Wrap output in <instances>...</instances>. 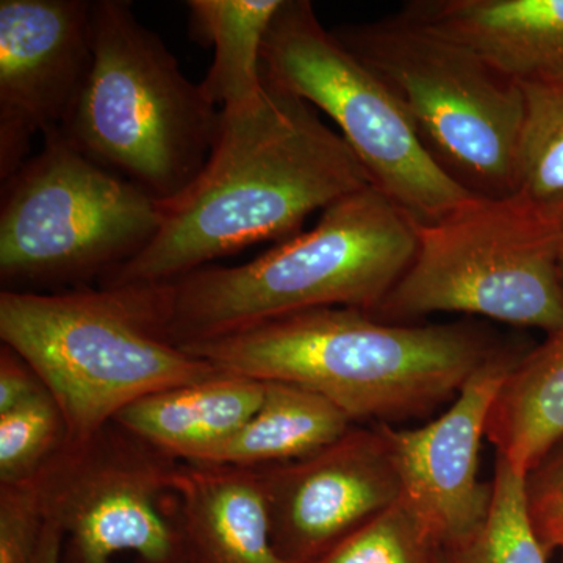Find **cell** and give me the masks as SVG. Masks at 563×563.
<instances>
[{
	"instance_id": "6da1fadb",
	"label": "cell",
	"mask_w": 563,
	"mask_h": 563,
	"mask_svg": "<svg viewBox=\"0 0 563 563\" xmlns=\"http://www.w3.org/2000/svg\"><path fill=\"white\" fill-rule=\"evenodd\" d=\"M368 185L346 141L312 106L266 85L261 101L221 110L202 172L162 203L154 240L99 284H172L254 244L298 235L313 211Z\"/></svg>"
},
{
	"instance_id": "7a4b0ae2",
	"label": "cell",
	"mask_w": 563,
	"mask_h": 563,
	"mask_svg": "<svg viewBox=\"0 0 563 563\" xmlns=\"http://www.w3.org/2000/svg\"><path fill=\"white\" fill-rule=\"evenodd\" d=\"M181 350L222 373L307 388L352 422L379 424L453 401L499 351L473 325L399 324L347 307L285 314Z\"/></svg>"
},
{
	"instance_id": "3957f363",
	"label": "cell",
	"mask_w": 563,
	"mask_h": 563,
	"mask_svg": "<svg viewBox=\"0 0 563 563\" xmlns=\"http://www.w3.org/2000/svg\"><path fill=\"white\" fill-rule=\"evenodd\" d=\"M417 250V221L373 185L321 211L310 231L239 266H206L150 287L158 329L184 347L285 314L347 307L374 314Z\"/></svg>"
},
{
	"instance_id": "277c9868",
	"label": "cell",
	"mask_w": 563,
	"mask_h": 563,
	"mask_svg": "<svg viewBox=\"0 0 563 563\" xmlns=\"http://www.w3.org/2000/svg\"><path fill=\"white\" fill-rule=\"evenodd\" d=\"M0 339L57 402L68 442L144 396L222 373L162 335L150 288L2 290Z\"/></svg>"
},
{
	"instance_id": "5b68a950",
	"label": "cell",
	"mask_w": 563,
	"mask_h": 563,
	"mask_svg": "<svg viewBox=\"0 0 563 563\" xmlns=\"http://www.w3.org/2000/svg\"><path fill=\"white\" fill-rule=\"evenodd\" d=\"M91 29L90 77L62 133L92 162L172 201L206 166L221 109L131 3L96 0Z\"/></svg>"
},
{
	"instance_id": "8992f818",
	"label": "cell",
	"mask_w": 563,
	"mask_h": 563,
	"mask_svg": "<svg viewBox=\"0 0 563 563\" xmlns=\"http://www.w3.org/2000/svg\"><path fill=\"white\" fill-rule=\"evenodd\" d=\"M332 32L387 85L451 179L477 198L518 191L526 113L518 81L402 11Z\"/></svg>"
},
{
	"instance_id": "52a82bcc",
	"label": "cell",
	"mask_w": 563,
	"mask_h": 563,
	"mask_svg": "<svg viewBox=\"0 0 563 563\" xmlns=\"http://www.w3.org/2000/svg\"><path fill=\"white\" fill-rule=\"evenodd\" d=\"M432 313L561 329L563 285L548 203L517 191L417 222L412 262L373 317L407 324Z\"/></svg>"
},
{
	"instance_id": "ba28073f",
	"label": "cell",
	"mask_w": 563,
	"mask_h": 563,
	"mask_svg": "<svg viewBox=\"0 0 563 563\" xmlns=\"http://www.w3.org/2000/svg\"><path fill=\"white\" fill-rule=\"evenodd\" d=\"M162 202L77 150L62 132L2 181L3 290L84 287L120 268L154 240Z\"/></svg>"
},
{
	"instance_id": "9c48e42d",
	"label": "cell",
	"mask_w": 563,
	"mask_h": 563,
	"mask_svg": "<svg viewBox=\"0 0 563 563\" xmlns=\"http://www.w3.org/2000/svg\"><path fill=\"white\" fill-rule=\"evenodd\" d=\"M262 77L331 118L369 181L417 222H431L477 198L422 146L401 103L309 0H284L262 52Z\"/></svg>"
},
{
	"instance_id": "30bf717a",
	"label": "cell",
	"mask_w": 563,
	"mask_h": 563,
	"mask_svg": "<svg viewBox=\"0 0 563 563\" xmlns=\"http://www.w3.org/2000/svg\"><path fill=\"white\" fill-rule=\"evenodd\" d=\"M180 463L110 422L58 448L32 483L44 520L65 532L63 563H191L177 521L174 481ZM177 504V503H176Z\"/></svg>"
},
{
	"instance_id": "8fae6325",
	"label": "cell",
	"mask_w": 563,
	"mask_h": 563,
	"mask_svg": "<svg viewBox=\"0 0 563 563\" xmlns=\"http://www.w3.org/2000/svg\"><path fill=\"white\" fill-rule=\"evenodd\" d=\"M92 2L0 0V180L63 132L92 66Z\"/></svg>"
},
{
	"instance_id": "7c38bea8",
	"label": "cell",
	"mask_w": 563,
	"mask_h": 563,
	"mask_svg": "<svg viewBox=\"0 0 563 563\" xmlns=\"http://www.w3.org/2000/svg\"><path fill=\"white\" fill-rule=\"evenodd\" d=\"M518 358L496 351L450 407L421 428L379 424L401 481V501L446 553L468 543L488 512L492 484L479 481L481 444L493 402Z\"/></svg>"
},
{
	"instance_id": "4fadbf2b",
	"label": "cell",
	"mask_w": 563,
	"mask_h": 563,
	"mask_svg": "<svg viewBox=\"0 0 563 563\" xmlns=\"http://www.w3.org/2000/svg\"><path fill=\"white\" fill-rule=\"evenodd\" d=\"M257 470L274 550L285 563L317 562L401 498V481L379 424L352 426L318 453Z\"/></svg>"
},
{
	"instance_id": "5bb4252c",
	"label": "cell",
	"mask_w": 563,
	"mask_h": 563,
	"mask_svg": "<svg viewBox=\"0 0 563 563\" xmlns=\"http://www.w3.org/2000/svg\"><path fill=\"white\" fill-rule=\"evenodd\" d=\"M402 13L518 84L563 76V0H417Z\"/></svg>"
},
{
	"instance_id": "9a60e30c",
	"label": "cell",
	"mask_w": 563,
	"mask_h": 563,
	"mask_svg": "<svg viewBox=\"0 0 563 563\" xmlns=\"http://www.w3.org/2000/svg\"><path fill=\"white\" fill-rule=\"evenodd\" d=\"M174 493L191 563H285L257 468L181 462Z\"/></svg>"
},
{
	"instance_id": "2e32d148",
	"label": "cell",
	"mask_w": 563,
	"mask_h": 563,
	"mask_svg": "<svg viewBox=\"0 0 563 563\" xmlns=\"http://www.w3.org/2000/svg\"><path fill=\"white\" fill-rule=\"evenodd\" d=\"M265 383L220 373L152 393L122 409L114 422L176 461L201 462L261 409Z\"/></svg>"
},
{
	"instance_id": "e0dca14e",
	"label": "cell",
	"mask_w": 563,
	"mask_h": 563,
	"mask_svg": "<svg viewBox=\"0 0 563 563\" xmlns=\"http://www.w3.org/2000/svg\"><path fill=\"white\" fill-rule=\"evenodd\" d=\"M485 437L525 476L563 442V325L515 363Z\"/></svg>"
},
{
	"instance_id": "ac0fdd59",
	"label": "cell",
	"mask_w": 563,
	"mask_h": 563,
	"mask_svg": "<svg viewBox=\"0 0 563 563\" xmlns=\"http://www.w3.org/2000/svg\"><path fill=\"white\" fill-rule=\"evenodd\" d=\"M351 428V418L317 393L298 385L265 383L257 413L196 463L239 468L280 465L318 453Z\"/></svg>"
},
{
	"instance_id": "d6986e66",
	"label": "cell",
	"mask_w": 563,
	"mask_h": 563,
	"mask_svg": "<svg viewBox=\"0 0 563 563\" xmlns=\"http://www.w3.org/2000/svg\"><path fill=\"white\" fill-rule=\"evenodd\" d=\"M284 0H190L191 31L213 47L203 92L214 106L240 109L266 92L262 52Z\"/></svg>"
},
{
	"instance_id": "ffe728a7",
	"label": "cell",
	"mask_w": 563,
	"mask_h": 563,
	"mask_svg": "<svg viewBox=\"0 0 563 563\" xmlns=\"http://www.w3.org/2000/svg\"><path fill=\"white\" fill-rule=\"evenodd\" d=\"M446 554L454 563H547L548 553L529 517L526 476L506 459L496 455L483 526L461 550Z\"/></svg>"
},
{
	"instance_id": "44dd1931",
	"label": "cell",
	"mask_w": 563,
	"mask_h": 563,
	"mask_svg": "<svg viewBox=\"0 0 563 563\" xmlns=\"http://www.w3.org/2000/svg\"><path fill=\"white\" fill-rule=\"evenodd\" d=\"M520 85L526 113L518 191L550 203L563 196V76Z\"/></svg>"
},
{
	"instance_id": "7402d4cb",
	"label": "cell",
	"mask_w": 563,
	"mask_h": 563,
	"mask_svg": "<svg viewBox=\"0 0 563 563\" xmlns=\"http://www.w3.org/2000/svg\"><path fill=\"white\" fill-rule=\"evenodd\" d=\"M65 440V420L47 390L0 415V485L32 481Z\"/></svg>"
},
{
	"instance_id": "603a6c76",
	"label": "cell",
	"mask_w": 563,
	"mask_h": 563,
	"mask_svg": "<svg viewBox=\"0 0 563 563\" xmlns=\"http://www.w3.org/2000/svg\"><path fill=\"white\" fill-rule=\"evenodd\" d=\"M440 551L399 498L313 563H435Z\"/></svg>"
},
{
	"instance_id": "cb8c5ba5",
	"label": "cell",
	"mask_w": 563,
	"mask_h": 563,
	"mask_svg": "<svg viewBox=\"0 0 563 563\" xmlns=\"http://www.w3.org/2000/svg\"><path fill=\"white\" fill-rule=\"evenodd\" d=\"M43 525L32 481L0 485V563H31Z\"/></svg>"
},
{
	"instance_id": "d4e9b609",
	"label": "cell",
	"mask_w": 563,
	"mask_h": 563,
	"mask_svg": "<svg viewBox=\"0 0 563 563\" xmlns=\"http://www.w3.org/2000/svg\"><path fill=\"white\" fill-rule=\"evenodd\" d=\"M526 499L544 551L563 543V442L526 474Z\"/></svg>"
},
{
	"instance_id": "484cf974",
	"label": "cell",
	"mask_w": 563,
	"mask_h": 563,
	"mask_svg": "<svg viewBox=\"0 0 563 563\" xmlns=\"http://www.w3.org/2000/svg\"><path fill=\"white\" fill-rule=\"evenodd\" d=\"M43 390H46V387L29 366V363L16 351L2 344V350H0V415L31 401Z\"/></svg>"
},
{
	"instance_id": "4316f807",
	"label": "cell",
	"mask_w": 563,
	"mask_h": 563,
	"mask_svg": "<svg viewBox=\"0 0 563 563\" xmlns=\"http://www.w3.org/2000/svg\"><path fill=\"white\" fill-rule=\"evenodd\" d=\"M63 550L65 532L52 521L44 520L31 563H63Z\"/></svg>"
},
{
	"instance_id": "83f0119b",
	"label": "cell",
	"mask_w": 563,
	"mask_h": 563,
	"mask_svg": "<svg viewBox=\"0 0 563 563\" xmlns=\"http://www.w3.org/2000/svg\"><path fill=\"white\" fill-rule=\"evenodd\" d=\"M551 218H553L555 242H558L559 274L563 285V196L555 201L548 203Z\"/></svg>"
},
{
	"instance_id": "f1b7e54d",
	"label": "cell",
	"mask_w": 563,
	"mask_h": 563,
	"mask_svg": "<svg viewBox=\"0 0 563 563\" xmlns=\"http://www.w3.org/2000/svg\"><path fill=\"white\" fill-rule=\"evenodd\" d=\"M435 563H454L451 561L450 555L444 553V551H440L439 554H437Z\"/></svg>"
},
{
	"instance_id": "f546056e",
	"label": "cell",
	"mask_w": 563,
	"mask_h": 563,
	"mask_svg": "<svg viewBox=\"0 0 563 563\" xmlns=\"http://www.w3.org/2000/svg\"><path fill=\"white\" fill-rule=\"evenodd\" d=\"M559 548H561V550L563 551V543H562V544H561V547H559Z\"/></svg>"
}]
</instances>
